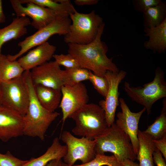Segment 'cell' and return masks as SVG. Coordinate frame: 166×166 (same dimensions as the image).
I'll return each mask as SVG.
<instances>
[{"label":"cell","mask_w":166,"mask_h":166,"mask_svg":"<svg viewBox=\"0 0 166 166\" xmlns=\"http://www.w3.org/2000/svg\"><path fill=\"white\" fill-rule=\"evenodd\" d=\"M121 164V166H140L137 163L129 159L124 160Z\"/></svg>","instance_id":"35"},{"label":"cell","mask_w":166,"mask_h":166,"mask_svg":"<svg viewBox=\"0 0 166 166\" xmlns=\"http://www.w3.org/2000/svg\"><path fill=\"white\" fill-rule=\"evenodd\" d=\"M153 161L157 166H166L164 160L160 151L156 149L153 154Z\"/></svg>","instance_id":"33"},{"label":"cell","mask_w":166,"mask_h":166,"mask_svg":"<svg viewBox=\"0 0 166 166\" xmlns=\"http://www.w3.org/2000/svg\"><path fill=\"white\" fill-rule=\"evenodd\" d=\"M98 0H75L74 2L78 6L93 5L97 4Z\"/></svg>","instance_id":"34"},{"label":"cell","mask_w":166,"mask_h":166,"mask_svg":"<svg viewBox=\"0 0 166 166\" xmlns=\"http://www.w3.org/2000/svg\"><path fill=\"white\" fill-rule=\"evenodd\" d=\"M162 105L159 116L156 118L152 124L143 131L153 140L160 139L166 134V97L163 99Z\"/></svg>","instance_id":"25"},{"label":"cell","mask_w":166,"mask_h":166,"mask_svg":"<svg viewBox=\"0 0 166 166\" xmlns=\"http://www.w3.org/2000/svg\"><path fill=\"white\" fill-rule=\"evenodd\" d=\"M154 145L156 148L158 149L163 155L166 160V134L161 138L157 140H153Z\"/></svg>","instance_id":"32"},{"label":"cell","mask_w":166,"mask_h":166,"mask_svg":"<svg viewBox=\"0 0 166 166\" xmlns=\"http://www.w3.org/2000/svg\"><path fill=\"white\" fill-rule=\"evenodd\" d=\"M89 80L101 95L105 97L108 89V84L105 77L97 75L90 71Z\"/></svg>","instance_id":"28"},{"label":"cell","mask_w":166,"mask_h":166,"mask_svg":"<svg viewBox=\"0 0 166 166\" xmlns=\"http://www.w3.org/2000/svg\"><path fill=\"white\" fill-rule=\"evenodd\" d=\"M61 159H55L49 162L45 166H58Z\"/></svg>","instance_id":"37"},{"label":"cell","mask_w":166,"mask_h":166,"mask_svg":"<svg viewBox=\"0 0 166 166\" xmlns=\"http://www.w3.org/2000/svg\"><path fill=\"white\" fill-rule=\"evenodd\" d=\"M126 75L125 71L121 70L117 73L108 71L105 75L108 89L105 100L100 101L99 105L104 111L108 127L114 123L116 110L119 103V86Z\"/></svg>","instance_id":"11"},{"label":"cell","mask_w":166,"mask_h":166,"mask_svg":"<svg viewBox=\"0 0 166 166\" xmlns=\"http://www.w3.org/2000/svg\"><path fill=\"white\" fill-rule=\"evenodd\" d=\"M138 137L139 148L136 159L140 166H154L153 154L156 148L153 139L148 134L138 129Z\"/></svg>","instance_id":"21"},{"label":"cell","mask_w":166,"mask_h":166,"mask_svg":"<svg viewBox=\"0 0 166 166\" xmlns=\"http://www.w3.org/2000/svg\"><path fill=\"white\" fill-rule=\"evenodd\" d=\"M62 70L54 61L46 62L30 70L34 85H40L61 90L63 85Z\"/></svg>","instance_id":"14"},{"label":"cell","mask_w":166,"mask_h":166,"mask_svg":"<svg viewBox=\"0 0 166 166\" xmlns=\"http://www.w3.org/2000/svg\"><path fill=\"white\" fill-rule=\"evenodd\" d=\"M56 49L55 46L47 42L30 50L17 61L24 71H30L48 62L53 57Z\"/></svg>","instance_id":"16"},{"label":"cell","mask_w":166,"mask_h":166,"mask_svg":"<svg viewBox=\"0 0 166 166\" xmlns=\"http://www.w3.org/2000/svg\"><path fill=\"white\" fill-rule=\"evenodd\" d=\"M144 36L148 37L144 43V48L154 53H164L166 50V19L157 26L144 28Z\"/></svg>","instance_id":"17"},{"label":"cell","mask_w":166,"mask_h":166,"mask_svg":"<svg viewBox=\"0 0 166 166\" xmlns=\"http://www.w3.org/2000/svg\"><path fill=\"white\" fill-rule=\"evenodd\" d=\"M164 71L160 67L155 70L154 79L141 86H131L127 81L124 83V90L132 101L144 106L148 115L151 113L153 104L166 97V82Z\"/></svg>","instance_id":"6"},{"label":"cell","mask_w":166,"mask_h":166,"mask_svg":"<svg viewBox=\"0 0 166 166\" xmlns=\"http://www.w3.org/2000/svg\"><path fill=\"white\" fill-rule=\"evenodd\" d=\"M161 0H132V4L136 11L145 12L149 8L162 2Z\"/></svg>","instance_id":"31"},{"label":"cell","mask_w":166,"mask_h":166,"mask_svg":"<svg viewBox=\"0 0 166 166\" xmlns=\"http://www.w3.org/2000/svg\"><path fill=\"white\" fill-rule=\"evenodd\" d=\"M27 161L15 157L9 151L5 154L0 153V166H22Z\"/></svg>","instance_id":"30"},{"label":"cell","mask_w":166,"mask_h":166,"mask_svg":"<svg viewBox=\"0 0 166 166\" xmlns=\"http://www.w3.org/2000/svg\"><path fill=\"white\" fill-rule=\"evenodd\" d=\"M61 98L59 105L62 113L64 123L68 118L83 106L88 103L89 97L84 84L81 82L75 85H63L61 89Z\"/></svg>","instance_id":"10"},{"label":"cell","mask_w":166,"mask_h":166,"mask_svg":"<svg viewBox=\"0 0 166 166\" xmlns=\"http://www.w3.org/2000/svg\"><path fill=\"white\" fill-rule=\"evenodd\" d=\"M121 166V164L113 155L110 156L105 154H96L94 158L85 164L72 166Z\"/></svg>","instance_id":"27"},{"label":"cell","mask_w":166,"mask_h":166,"mask_svg":"<svg viewBox=\"0 0 166 166\" xmlns=\"http://www.w3.org/2000/svg\"><path fill=\"white\" fill-rule=\"evenodd\" d=\"M90 71L81 67L62 70L63 85L72 86L89 79Z\"/></svg>","instance_id":"26"},{"label":"cell","mask_w":166,"mask_h":166,"mask_svg":"<svg viewBox=\"0 0 166 166\" xmlns=\"http://www.w3.org/2000/svg\"><path fill=\"white\" fill-rule=\"evenodd\" d=\"M71 21L68 16H58L52 22L38 30L32 35L26 37L18 43L20 50L14 55H7L11 61L16 59L31 48L46 42L52 36L55 34L65 35L68 32Z\"/></svg>","instance_id":"8"},{"label":"cell","mask_w":166,"mask_h":166,"mask_svg":"<svg viewBox=\"0 0 166 166\" xmlns=\"http://www.w3.org/2000/svg\"><path fill=\"white\" fill-rule=\"evenodd\" d=\"M0 101L1 105L24 116L29 102L26 83L22 76L7 81H0Z\"/></svg>","instance_id":"7"},{"label":"cell","mask_w":166,"mask_h":166,"mask_svg":"<svg viewBox=\"0 0 166 166\" xmlns=\"http://www.w3.org/2000/svg\"><path fill=\"white\" fill-rule=\"evenodd\" d=\"M143 14L144 28L157 26L166 19V4L163 2L149 8Z\"/></svg>","instance_id":"24"},{"label":"cell","mask_w":166,"mask_h":166,"mask_svg":"<svg viewBox=\"0 0 166 166\" xmlns=\"http://www.w3.org/2000/svg\"><path fill=\"white\" fill-rule=\"evenodd\" d=\"M2 1L0 0V24L6 22V17L2 8Z\"/></svg>","instance_id":"36"},{"label":"cell","mask_w":166,"mask_h":166,"mask_svg":"<svg viewBox=\"0 0 166 166\" xmlns=\"http://www.w3.org/2000/svg\"><path fill=\"white\" fill-rule=\"evenodd\" d=\"M1 105H1V102H0V106Z\"/></svg>","instance_id":"39"},{"label":"cell","mask_w":166,"mask_h":166,"mask_svg":"<svg viewBox=\"0 0 166 166\" xmlns=\"http://www.w3.org/2000/svg\"><path fill=\"white\" fill-rule=\"evenodd\" d=\"M24 71L18 61H11L7 55H0V81H7L19 77Z\"/></svg>","instance_id":"22"},{"label":"cell","mask_w":166,"mask_h":166,"mask_svg":"<svg viewBox=\"0 0 166 166\" xmlns=\"http://www.w3.org/2000/svg\"><path fill=\"white\" fill-rule=\"evenodd\" d=\"M22 4L30 2L49 8L59 15L69 16L75 9L69 0H19Z\"/></svg>","instance_id":"23"},{"label":"cell","mask_w":166,"mask_h":166,"mask_svg":"<svg viewBox=\"0 0 166 166\" xmlns=\"http://www.w3.org/2000/svg\"><path fill=\"white\" fill-rule=\"evenodd\" d=\"M119 101L121 112H119L117 114V119L115 124L128 136L134 151L136 155L139 148L137 135L138 124L142 115L146 109L144 107L138 112H132L130 111L123 98H120Z\"/></svg>","instance_id":"13"},{"label":"cell","mask_w":166,"mask_h":166,"mask_svg":"<svg viewBox=\"0 0 166 166\" xmlns=\"http://www.w3.org/2000/svg\"><path fill=\"white\" fill-rule=\"evenodd\" d=\"M17 17L28 16L32 19L31 25L38 30L47 26L59 15L54 11L32 2L26 3L24 6L19 0H10Z\"/></svg>","instance_id":"12"},{"label":"cell","mask_w":166,"mask_h":166,"mask_svg":"<svg viewBox=\"0 0 166 166\" xmlns=\"http://www.w3.org/2000/svg\"><path fill=\"white\" fill-rule=\"evenodd\" d=\"M96 154H105L106 152L113 154L118 161L121 163L129 159H136L130 139L128 136L119 128L115 123L95 139Z\"/></svg>","instance_id":"4"},{"label":"cell","mask_w":166,"mask_h":166,"mask_svg":"<svg viewBox=\"0 0 166 166\" xmlns=\"http://www.w3.org/2000/svg\"><path fill=\"white\" fill-rule=\"evenodd\" d=\"M54 61L58 65H62L65 69H71L80 67L76 60L69 53L66 54H54L53 56Z\"/></svg>","instance_id":"29"},{"label":"cell","mask_w":166,"mask_h":166,"mask_svg":"<svg viewBox=\"0 0 166 166\" xmlns=\"http://www.w3.org/2000/svg\"><path fill=\"white\" fill-rule=\"evenodd\" d=\"M69 17L71 24L64 38V41L68 44L90 43L95 39L100 27L104 23L102 18L94 10L85 14L77 12L75 9Z\"/></svg>","instance_id":"5"},{"label":"cell","mask_w":166,"mask_h":166,"mask_svg":"<svg viewBox=\"0 0 166 166\" xmlns=\"http://www.w3.org/2000/svg\"><path fill=\"white\" fill-rule=\"evenodd\" d=\"M61 137L67 147L66 153L63 158L64 162L66 164L72 166L77 160H80L82 164H84L94 158L95 140L84 137H77L67 131L62 132Z\"/></svg>","instance_id":"9"},{"label":"cell","mask_w":166,"mask_h":166,"mask_svg":"<svg viewBox=\"0 0 166 166\" xmlns=\"http://www.w3.org/2000/svg\"><path fill=\"white\" fill-rule=\"evenodd\" d=\"M31 22L27 17L14 18L12 22L5 27L0 29V55L2 45L12 39L20 38L27 33V26Z\"/></svg>","instance_id":"18"},{"label":"cell","mask_w":166,"mask_h":166,"mask_svg":"<svg viewBox=\"0 0 166 166\" xmlns=\"http://www.w3.org/2000/svg\"><path fill=\"white\" fill-rule=\"evenodd\" d=\"M24 116L2 105L0 106V140L6 142L23 135Z\"/></svg>","instance_id":"15"},{"label":"cell","mask_w":166,"mask_h":166,"mask_svg":"<svg viewBox=\"0 0 166 166\" xmlns=\"http://www.w3.org/2000/svg\"><path fill=\"white\" fill-rule=\"evenodd\" d=\"M105 27L104 23L100 27L95 39L89 43L68 44V53L76 60L80 67L102 77H105L108 71L115 73L120 71L113 61L112 58H109L106 55L108 47L101 40Z\"/></svg>","instance_id":"1"},{"label":"cell","mask_w":166,"mask_h":166,"mask_svg":"<svg viewBox=\"0 0 166 166\" xmlns=\"http://www.w3.org/2000/svg\"><path fill=\"white\" fill-rule=\"evenodd\" d=\"M37 98L48 111L54 112L59 107L61 98V90L40 85H34Z\"/></svg>","instance_id":"20"},{"label":"cell","mask_w":166,"mask_h":166,"mask_svg":"<svg viewBox=\"0 0 166 166\" xmlns=\"http://www.w3.org/2000/svg\"><path fill=\"white\" fill-rule=\"evenodd\" d=\"M70 118L75 123L72 132L91 140L101 135L108 127L104 110L94 103L85 105L74 113Z\"/></svg>","instance_id":"3"},{"label":"cell","mask_w":166,"mask_h":166,"mask_svg":"<svg viewBox=\"0 0 166 166\" xmlns=\"http://www.w3.org/2000/svg\"><path fill=\"white\" fill-rule=\"evenodd\" d=\"M23 75L26 83L29 95L28 109L24 116L23 135L45 139V134L51 123L59 116L57 112H50L40 103L36 96L30 75V71H25Z\"/></svg>","instance_id":"2"},{"label":"cell","mask_w":166,"mask_h":166,"mask_svg":"<svg viewBox=\"0 0 166 166\" xmlns=\"http://www.w3.org/2000/svg\"><path fill=\"white\" fill-rule=\"evenodd\" d=\"M58 166H70L62 161L61 159L60 160Z\"/></svg>","instance_id":"38"},{"label":"cell","mask_w":166,"mask_h":166,"mask_svg":"<svg viewBox=\"0 0 166 166\" xmlns=\"http://www.w3.org/2000/svg\"><path fill=\"white\" fill-rule=\"evenodd\" d=\"M67 150L66 146L61 144L58 138L56 137L44 153L38 157L31 158L22 166H45L52 160L63 158Z\"/></svg>","instance_id":"19"}]
</instances>
